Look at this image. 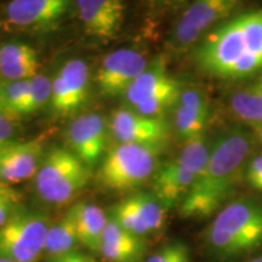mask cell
Returning a JSON list of instances; mask_svg holds the SVG:
<instances>
[{
	"mask_svg": "<svg viewBox=\"0 0 262 262\" xmlns=\"http://www.w3.org/2000/svg\"><path fill=\"white\" fill-rule=\"evenodd\" d=\"M194 60L203 72L220 79H245L262 71V9L237 15L206 33Z\"/></svg>",
	"mask_w": 262,
	"mask_h": 262,
	"instance_id": "cell-1",
	"label": "cell"
},
{
	"mask_svg": "<svg viewBox=\"0 0 262 262\" xmlns=\"http://www.w3.org/2000/svg\"><path fill=\"white\" fill-rule=\"evenodd\" d=\"M253 147V137L242 129L215 141L204 170L180 205L183 217H209L224 208L244 178Z\"/></svg>",
	"mask_w": 262,
	"mask_h": 262,
	"instance_id": "cell-2",
	"label": "cell"
},
{
	"mask_svg": "<svg viewBox=\"0 0 262 262\" xmlns=\"http://www.w3.org/2000/svg\"><path fill=\"white\" fill-rule=\"evenodd\" d=\"M212 257L234 260L262 248V201L241 198L226 204L204 233Z\"/></svg>",
	"mask_w": 262,
	"mask_h": 262,
	"instance_id": "cell-3",
	"label": "cell"
},
{
	"mask_svg": "<svg viewBox=\"0 0 262 262\" xmlns=\"http://www.w3.org/2000/svg\"><path fill=\"white\" fill-rule=\"evenodd\" d=\"M211 147L204 136L187 141L180 155L157 170L153 194L166 209L181 205L204 170Z\"/></svg>",
	"mask_w": 262,
	"mask_h": 262,
	"instance_id": "cell-4",
	"label": "cell"
},
{
	"mask_svg": "<svg viewBox=\"0 0 262 262\" xmlns=\"http://www.w3.org/2000/svg\"><path fill=\"white\" fill-rule=\"evenodd\" d=\"M90 168L70 149L55 147L42 158L35 173V188L44 202L63 205L90 181Z\"/></svg>",
	"mask_w": 262,
	"mask_h": 262,
	"instance_id": "cell-5",
	"label": "cell"
},
{
	"mask_svg": "<svg viewBox=\"0 0 262 262\" xmlns=\"http://www.w3.org/2000/svg\"><path fill=\"white\" fill-rule=\"evenodd\" d=\"M159 147L119 143L104 157L97 172L98 182L113 192L139 188L158 170Z\"/></svg>",
	"mask_w": 262,
	"mask_h": 262,
	"instance_id": "cell-6",
	"label": "cell"
},
{
	"mask_svg": "<svg viewBox=\"0 0 262 262\" xmlns=\"http://www.w3.org/2000/svg\"><path fill=\"white\" fill-rule=\"evenodd\" d=\"M50 226L45 215L17 208L0 228V257L15 262H39Z\"/></svg>",
	"mask_w": 262,
	"mask_h": 262,
	"instance_id": "cell-7",
	"label": "cell"
},
{
	"mask_svg": "<svg viewBox=\"0 0 262 262\" xmlns=\"http://www.w3.org/2000/svg\"><path fill=\"white\" fill-rule=\"evenodd\" d=\"M181 93L179 81L170 77L164 62L158 60L136 78L125 96L137 113L159 117L160 113L178 104Z\"/></svg>",
	"mask_w": 262,
	"mask_h": 262,
	"instance_id": "cell-8",
	"label": "cell"
},
{
	"mask_svg": "<svg viewBox=\"0 0 262 262\" xmlns=\"http://www.w3.org/2000/svg\"><path fill=\"white\" fill-rule=\"evenodd\" d=\"M247 0H193L176 25L173 39L179 47L192 45L227 21Z\"/></svg>",
	"mask_w": 262,
	"mask_h": 262,
	"instance_id": "cell-9",
	"label": "cell"
},
{
	"mask_svg": "<svg viewBox=\"0 0 262 262\" xmlns=\"http://www.w3.org/2000/svg\"><path fill=\"white\" fill-rule=\"evenodd\" d=\"M72 3L73 0H10L3 11V22L12 31H49L61 24Z\"/></svg>",
	"mask_w": 262,
	"mask_h": 262,
	"instance_id": "cell-10",
	"label": "cell"
},
{
	"mask_svg": "<svg viewBox=\"0 0 262 262\" xmlns=\"http://www.w3.org/2000/svg\"><path fill=\"white\" fill-rule=\"evenodd\" d=\"M90 93V72L84 61H67L52 80L50 104L61 116L77 112L86 103Z\"/></svg>",
	"mask_w": 262,
	"mask_h": 262,
	"instance_id": "cell-11",
	"label": "cell"
},
{
	"mask_svg": "<svg viewBox=\"0 0 262 262\" xmlns=\"http://www.w3.org/2000/svg\"><path fill=\"white\" fill-rule=\"evenodd\" d=\"M148 67L145 56L131 49H120L103 58L96 73V84L103 96L125 95L131 84Z\"/></svg>",
	"mask_w": 262,
	"mask_h": 262,
	"instance_id": "cell-12",
	"label": "cell"
},
{
	"mask_svg": "<svg viewBox=\"0 0 262 262\" xmlns=\"http://www.w3.org/2000/svg\"><path fill=\"white\" fill-rule=\"evenodd\" d=\"M108 127L120 143L162 148L169 136V127L162 118L142 116L127 108L114 111Z\"/></svg>",
	"mask_w": 262,
	"mask_h": 262,
	"instance_id": "cell-13",
	"label": "cell"
},
{
	"mask_svg": "<svg viewBox=\"0 0 262 262\" xmlns=\"http://www.w3.org/2000/svg\"><path fill=\"white\" fill-rule=\"evenodd\" d=\"M44 158L40 139L15 141L0 152V185H15L35 176Z\"/></svg>",
	"mask_w": 262,
	"mask_h": 262,
	"instance_id": "cell-14",
	"label": "cell"
},
{
	"mask_svg": "<svg viewBox=\"0 0 262 262\" xmlns=\"http://www.w3.org/2000/svg\"><path fill=\"white\" fill-rule=\"evenodd\" d=\"M75 6L88 34L102 41L117 38L125 11L123 0H75Z\"/></svg>",
	"mask_w": 262,
	"mask_h": 262,
	"instance_id": "cell-15",
	"label": "cell"
},
{
	"mask_svg": "<svg viewBox=\"0 0 262 262\" xmlns=\"http://www.w3.org/2000/svg\"><path fill=\"white\" fill-rule=\"evenodd\" d=\"M106 139V122L96 113L78 117L72 122L67 131L71 150L89 168L95 165L102 156Z\"/></svg>",
	"mask_w": 262,
	"mask_h": 262,
	"instance_id": "cell-16",
	"label": "cell"
},
{
	"mask_svg": "<svg viewBox=\"0 0 262 262\" xmlns=\"http://www.w3.org/2000/svg\"><path fill=\"white\" fill-rule=\"evenodd\" d=\"M146 251L145 239L130 233L111 216L101 239L98 254L108 262H141Z\"/></svg>",
	"mask_w": 262,
	"mask_h": 262,
	"instance_id": "cell-17",
	"label": "cell"
},
{
	"mask_svg": "<svg viewBox=\"0 0 262 262\" xmlns=\"http://www.w3.org/2000/svg\"><path fill=\"white\" fill-rule=\"evenodd\" d=\"M208 117L209 106L205 97L193 89L182 91L175 111V127L186 142L204 136Z\"/></svg>",
	"mask_w": 262,
	"mask_h": 262,
	"instance_id": "cell-18",
	"label": "cell"
},
{
	"mask_svg": "<svg viewBox=\"0 0 262 262\" xmlns=\"http://www.w3.org/2000/svg\"><path fill=\"white\" fill-rule=\"evenodd\" d=\"M39 58L31 45L9 41L0 45V78L5 80H26L39 74Z\"/></svg>",
	"mask_w": 262,
	"mask_h": 262,
	"instance_id": "cell-19",
	"label": "cell"
},
{
	"mask_svg": "<svg viewBox=\"0 0 262 262\" xmlns=\"http://www.w3.org/2000/svg\"><path fill=\"white\" fill-rule=\"evenodd\" d=\"M68 211L74 220L79 243L89 250L98 253L108 222L106 212L100 206L85 202L77 203Z\"/></svg>",
	"mask_w": 262,
	"mask_h": 262,
	"instance_id": "cell-20",
	"label": "cell"
},
{
	"mask_svg": "<svg viewBox=\"0 0 262 262\" xmlns=\"http://www.w3.org/2000/svg\"><path fill=\"white\" fill-rule=\"evenodd\" d=\"M78 243L79 239L74 220L71 212L67 211L56 224L50 226L44 254L49 257V260L54 261L74 251Z\"/></svg>",
	"mask_w": 262,
	"mask_h": 262,
	"instance_id": "cell-21",
	"label": "cell"
},
{
	"mask_svg": "<svg viewBox=\"0 0 262 262\" xmlns=\"http://www.w3.org/2000/svg\"><path fill=\"white\" fill-rule=\"evenodd\" d=\"M231 107L243 122L262 124V73L250 85L233 95Z\"/></svg>",
	"mask_w": 262,
	"mask_h": 262,
	"instance_id": "cell-22",
	"label": "cell"
},
{
	"mask_svg": "<svg viewBox=\"0 0 262 262\" xmlns=\"http://www.w3.org/2000/svg\"><path fill=\"white\" fill-rule=\"evenodd\" d=\"M129 198L134 203V205L136 206L140 215L142 216L150 234L157 233L164 227L166 208L157 199L155 194L140 192L130 195Z\"/></svg>",
	"mask_w": 262,
	"mask_h": 262,
	"instance_id": "cell-23",
	"label": "cell"
},
{
	"mask_svg": "<svg viewBox=\"0 0 262 262\" xmlns=\"http://www.w3.org/2000/svg\"><path fill=\"white\" fill-rule=\"evenodd\" d=\"M52 80L47 75L37 74L29 79V86L22 103L19 116L37 112L44 107L51 98Z\"/></svg>",
	"mask_w": 262,
	"mask_h": 262,
	"instance_id": "cell-24",
	"label": "cell"
},
{
	"mask_svg": "<svg viewBox=\"0 0 262 262\" xmlns=\"http://www.w3.org/2000/svg\"><path fill=\"white\" fill-rule=\"evenodd\" d=\"M28 86L29 79L5 80L0 78V110L2 112L19 117Z\"/></svg>",
	"mask_w": 262,
	"mask_h": 262,
	"instance_id": "cell-25",
	"label": "cell"
},
{
	"mask_svg": "<svg viewBox=\"0 0 262 262\" xmlns=\"http://www.w3.org/2000/svg\"><path fill=\"white\" fill-rule=\"evenodd\" d=\"M112 217L116 220L118 224L129 231L130 233L137 235L145 239L147 235L150 234L148 227L143 221L142 216L140 215L139 210L131 199L127 196L119 204H117L112 209Z\"/></svg>",
	"mask_w": 262,
	"mask_h": 262,
	"instance_id": "cell-26",
	"label": "cell"
},
{
	"mask_svg": "<svg viewBox=\"0 0 262 262\" xmlns=\"http://www.w3.org/2000/svg\"><path fill=\"white\" fill-rule=\"evenodd\" d=\"M146 262H191V254L188 247L183 242H172L164 245L147 258Z\"/></svg>",
	"mask_w": 262,
	"mask_h": 262,
	"instance_id": "cell-27",
	"label": "cell"
},
{
	"mask_svg": "<svg viewBox=\"0 0 262 262\" xmlns=\"http://www.w3.org/2000/svg\"><path fill=\"white\" fill-rule=\"evenodd\" d=\"M19 202L18 193L10 186L0 185V228L10 220L17 210Z\"/></svg>",
	"mask_w": 262,
	"mask_h": 262,
	"instance_id": "cell-28",
	"label": "cell"
},
{
	"mask_svg": "<svg viewBox=\"0 0 262 262\" xmlns=\"http://www.w3.org/2000/svg\"><path fill=\"white\" fill-rule=\"evenodd\" d=\"M17 118L5 112H0V152L16 141Z\"/></svg>",
	"mask_w": 262,
	"mask_h": 262,
	"instance_id": "cell-29",
	"label": "cell"
},
{
	"mask_svg": "<svg viewBox=\"0 0 262 262\" xmlns=\"http://www.w3.org/2000/svg\"><path fill=\"white\" fill-rule=\"evenodd\" d=\"M244 179L251 188L262 193V155L249 160L245 168Z\"/></svg>",
	"mask_w": 262,
	"mask_h": 262,
	"instance_id": "cell-30",
	"label": "cell"
},
{
	"mask_svg": "<svg viewBox=\"0 0 262 262\" xmlns=\"http://www.w3.org/2000/svg\"><path fill=\"white\" fill-rule=\"evenodd\" d=\"M50 262H97L90 255L79 253V251H72V253L64 255V256L58 257L56 260Z\"/></svg>",
	"mask_w": 262,
	"mask_h": 262,
	"instance_id": "cell-31",
	"label": "cell"
},
{
	"mask_svg": "<svg viewBox=\"0 0 262 262\" xmlns=\"http://www.w3.org/2000/svg\"><path fill=\"white\" fill-rule=\"evenodd\" d=\"M183 2H186V0H152V3L160 6H176L182 4Z\"/></svg>",
	"mask_w": 262,
	"mask_h": 262,
	"instance_id": "cell-32",
	"label": "cell"
},
{
	"mask_svg": "<svg viewBox=\"0 0 262 262\" xmlns=\"http://www.w3.org/2000/svg\"><path fill=\"white\" fill-rule=\"evenodd\" d=\"M248 262H262V255H261V256L255 257V258H253V260H250V261H248Z\"/></svg>",
	"mask_w": 262,
	"mask_h": 262,
	"instance_id": "cell-33",
	"label": "cell"
},
{
	"mask_svg": "<svg viewBox=\"0 0 262 262\" xmlns=\"http://www.w3.org/2000/svg\"><path fill=\"white\" fill-rule=\"evenodd\" d=\"M0 262H15V261L10 260V258H6V257H0Z\"/></svg>",
	"mask_w": 262,
	"mask_h": 262,
	"instance_id": "cell-34",
	"label": "cell"
},
{
	"mask_svg": "<svg viewBox=\"0 0 262 262\" xmlns=\"http://www.w3.org/2000/svg\"><path fill=\"white\" fill-rule=\"evenodd\" d=\"M261 139H262V129H261Z\"/></svg>",
	"mask_w": 262,
	"mask_h": 262,
	"instance_id": "cell-35",
	"label": "cell"
},
{
	"mask_svg": "<svg viewBox=\"0 0 262 262\" xmlns=\"http://www.w3.org/2000/svg\"><path fill=\"white\" fill-rule=\"evenodd\" d=\"M0 112H2V110H0Z\"/></svg>",
	"mask_w": 262,
	"mask_h": 262,
	"instance_id": "cell-36",
	"label": "cell"
}]
</instances>
